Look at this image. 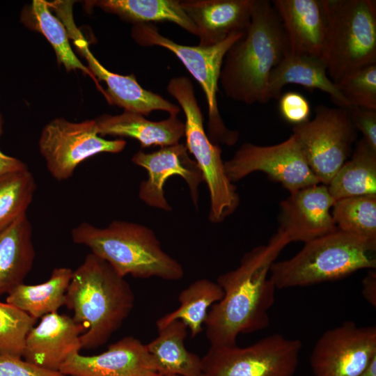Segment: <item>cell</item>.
I'll use <instances>...</instances> for the list:
<instances>
[{"label": "cell", "instance_id": "cell-1", "mask_svg": "<svg viewBox=\"0 0 376 376\" xmlns=\"http://www.w3.org/2000/svg\"><path fill=\"white\" fill-rule=\"evenodd\" d=\"M289 243L277 231L267 244L244 253L237 268L217 278L224 297L210 308L204 323L210 346L235 345L240 334L269 327L268 312L274 303L276 290L269 277L270 268Z\"/></svg>", "mask_w": 376, "mask_h": 376}, {"label": "cell", "instance_id": "cell-2", "mask_svg": "<svg viewBox=\"0 0 376 376\" xmlns=\"http://www.w3.org/2000/svg\"><path fill=\"white\" fill-rule=\"evenodd\" d=\"M288 52L286 36L272 3L254 0L249 28L223 60L219 84L225 95L249 105L269 102L271 72Z\"/></svg>", "mask_w": 376, "mask_h": 376}, {"label": "cell", "instance_id": "cell-3", "mask_svg": "<svg viewBox=\"0 0 376 376\" xmlns=\"http://www.w3.org/2000/svg\"><path fill=\"white\" fill-rule=\"evenodd\" d=\"M134 293L125 277L93 253L73 271L65 305L84 332L81 348L95 349L105 344L132 312Z\"/></svg>", "mask_w": 376, "mask_h": 376}, {"label": "cell", "instance_id": "cell-4", "mask_svg": "<svg viewBox=\"0 0 376 376\" xmlns=\"http://www.w3.org/2000/svg\"><path fill=\"white\" fill-rule=\"evenodd\" d=\"M74 243L87 246L123 277L183 278L182 265L166 253L154 231L143 225L113 220L104 228L82 222L71 231Z\"/></svg>", "mask_w": 376, "mask_h": 376}, {"label": "cell", "instance_id": "cell-5", "mask_svg": "<svg viewBox=\"0 0 376 376\" xmlns=\"http://www.w3.org/2000/svg\"><path fill=\"white\" fill-rule=\"evenodd\" d=\"M376 240L336 229L304 243L292 258L274 262L269 277L276 288L304 287L375 269Z\"/></svg>", "mask_w": 376, "mask_h": 376}, {"label": "cell", "instance_id": "cell-6", "mask_svg": "<svg viewBox=\"0 0 376 376\" xmlns=\"http://www.w3.org/2000/svg\"><path fill=\"white\" fill-rule=\"evenodd\" d=\"M327 32L322 58L330 79L376 63V1L324 0Z\"/></svg>", "mask_w": 376, "mask_h": 376}, {"label": "cell", "instance_id": "cell-7", "mask_svg": "<svg viewBox=\"0 0 376 376\" xmlns=\"http://www.w3.org/2000/svg\"><path fill=\"white\" fill-rule=\"evenodd\" d=\"M182 109L185 117L186 148L201 170L210 194L209 219L217 224L231 215L240 204L235 186L228 178L221 150L205 131L203 116L191 80L185 76L171 78L166 86Z\"/></svg>", "mask_w": 376, "mask_h": 376}, {"label": "cell", "instance_id": "cell-8", "mask_svg": "<svg viewBox=\"0 0 376 376\" xmlns=\"http://www.w3.org/2000/svg\"><path fill=\"white\" fill-rule=\"evenodd\" d=\"M246 32L235 33L222 42L209 47L179 44L159 32L154 24L133 25L131 36L142 47L158 46L171 52L200 84L205 96L207 111V136L217 144H235L239 133L228 129L219 111L217 92L219 79L224 58L231 45Z\"/></svg>", "mask_w": 376, "mask_h": 376}, {"label": "cell", "instance_id": "cell-9", "mask_svg": "<svg viewBox=\"0 0 376 376\" xmlns=\"http://www.w3.org/2000/svg\"><path fill=\"white\" fill-rule=\"evenodd\" d=\"M302 343L276 333L240 347L210 346L202 360V376H294Z\"/></svg>", "mask_w": 376, "mask_h": 376}, {"label": "cell", "instance_id": "cell-10", "mask_svg": "<svg viewBox=\"0 0 376 376\" xmlns=\"http://www.w3.org/2000/svg\"><path fill=\"white\" fill-rule=\"evenodd\" d=\"M313 120L295 125L305 159L320 183L327 185L352 152L357 130L345 107L319 105Z\"/></svg>", "mask_w": 376, "mask_h": 376}, {"label": "cell", "instance_id": "cell-11", "mask_svg": "<svg viewBox=\"0 0 376 376\" xmlns=\"http://www.w3.org/2000/svg\"><path fill=\"white\" fill-rule=\"evenodd\" d=\"M38 146L49 173L56 180L63 181L72 177L79 164L91 157L120 152L126 141L100 136L95 119L73 123L56 118L42 128Z\"/></svg>", "mask_w": 376, "mask_h": 376}, {"label": "cell", "instance_id": "cell-12", "mask_svg": "<svg viewBox=\"0 0 376 376\" xmlns=\"http://www.w3.org/2000/svg\"><path fill=\"white\" fill-rule=\"evenodd\" d=\"M224 169L232 183L251 173L263 172L272 180L281 183L290 194L320 184L293 134L272 146L243 143L231 159L224 162Z\"/></svg>", "mask_w": 376, "mask_h": 376}, {"label": "cell", "instance_id": "cell-13", "mask_svg": "<svg viewBox=\"0 0 376 376\" xmlns=\"http://www.w3.org/2000/svg\"><path fill=\"white\" fill-rule=\"evenodd\" d=\"M376 357V327L352 321L325 331L311 356L313 376H359Z\"/></svg>", "mask_w": 376, "mask_h": 376}, {"label": "cell", "instance_id": "cell-14", "mask_svg": "<svg viewBox=\"0 0 376 376\" xmlns=\"http://www.w3.org/2000/svg\"><path fill=\"white\" fill-rule=\"evenodd\" d=\"M72 8V5L63 4L57 8L56 13L62 19L68 37L73 40L77 51L87 61L91 74L106 84L107 89L104 93L110 104L123 108L124 111L143 116L153 111H166L169 115L179 113L180 107L178 105L143 88L133 74L119 75L104 68L91 53L87 41L76 26Z\"/></svg>", "mask_w": 376, "mask_h": 376}, {"label": "cell", "instance_id": "cell-15", "mask_svg": "<svg viewBox=\"0 0 376 376\" xmlns=\"http://www.w3.org/2000/svg\"><path fill=\"white\" fill-rule=\"evenodd\" d=\"M187 151L185 144L179 143L152 152L140 150L132 156V162L148 173V178L141 182L139 190V196L143 202L152 207L171 211L172 207L164 196L163 187L169 178L179 175L186 182L193 203L197 206L198 187L204 179Z\"/></svg>", "mask_w": 376, "mask_h": 376}, {"label": "cell", "instance_id": "cell-16", "mask_svg": "<svg viewBox=\"0 0 376 376\" xmlns=\"http://www.w3.org/2000/svg\"><path fill=\"white\" fill-rule=\"evenodd\" d=\"M335 200L324 185L299 189L280 203L278 231L290 242L306 243L337 229L331 215Z\"/></svg>", "mask_w": 376, "mask_h": 376}, {"label": "cell", "instance_id": "cell-17", "mask_svg": "<svg viewBox=\"0 0 376 376\" xmlns=\"http://www.w3.org/2000/svg\"><path fill=\"white\" fill-rule=\"evenodd\" d=\"M59 371L70 376H150L159 373L146 344L133 336L120 339L99 354L74 353Z\"/></svg>", "mask_w": 376, "mask_h": 376}, {"label": "cell", "instance_id": "cell-18", "mask_svg": "<svg viewBox=\"0 0 376 376\" xmlns=\"http://www.w3.org/2000/svg\"><path fill=\"white\" fill-rule=\"evenodd\" d=\"M84 332L72 317L58 312L47 314L29 331L22 357L38 366L59 371L70 355L82 349L80 336Z\"/></svg>", "mask_w": 376, "mask_h": 376}, {"label": "cell", "instance_id": "cell-19", "mask_svg": "<svg viewBox=\"0 0 376 376\" xmlns=\"http://www.w3.org/2000/svg\"><path fill=\"white\" fill-rule=\"evenodd\" d=\"M283 27L289 52L322 58L327 32L324 0H273Z\"/></svg>", "mask_w": 376, "mask_h": 376}, {"label": "cell", "instance_id": "cell-20", "mask_svg": "<svg viewBox=\"0 0 376 376\" xmlns=\"http://www.w3.org/2000/svg\"><path fill=\"white\" fill-rule=\"evenodd\" d=\"M254 0H182L180 4L197 29L199 46L218 44L246 32Z\"/></svg>", "mask_w": 376, "mask_h": 376}, {"label": "cell", "instance_id": "cell-21", "mask_svg": "<svg viewBox=\"0 0 376 376\" xmlns=\"http://www.w3.org/2000/svg\"><path fill=\"white\" fill-rule=\"evenodd\" d=\"M95 120L100 136L134 139L142 148L178 144L185 134V123L178 114H170L163 120L151 121L142 115L123 111L118 115L103 114Z\"/></svg>", "mask_w": 376, "mask_h": 376}, {"label": "cell", "instance_id": "cell-22", "mask_svg": "<svg viewBox=\"0 0 376 376\" xmlns=\"http://www.w3.org/2000/svg\"><path fill=\"white\" fill-rule=\"evenodd\" d=\"M294 84L313 91L318 89L329 95L338 107L350 104L329 77L321 57L288 52L271 72L267 88L269 100L279 99L283 88Z\"/></svg>", "mask_w": 376, "mask_h": 376}, {"label": "cell", "instance_id": "cell-23", "mask_svg": "<svg viewBox=\"0 0 376 376\" xmlns=\"http://www.w3.org/2000/svg\"><path fill=\"white\" fill-rule=\"evenodd\" d=\"M35 257L32 226L26 214L0 231V297L24 283Z\"/></svg>", "mask_w": 376, "mask_h": 376}, {"label": "cell", "instance_id": "cell-24", "mask_svg": "<svg viewBox=\"0 0 376 376\" xmlns=\"http://www.w3.org/2000/svg\"><path fill=\"white\" fill-rule=\"evenodd\" d=\"M158 336L146 344L159 373L175 376H202V360L185 345L187 327L182 321L171 322L158 329Z\"/></svg>", "mask_w": 376, "mask_h": 376}, {"label": "cell", "instance_id": "cell-25", "mask_svg": "<svg viewBox=\"0 0 376 376\" xmlns=\"http://www.w3.org/2000/svg\"><path fill=\"white\" fill-rule=\"evenodd\" d=\"M86 5L98 7L133 25L168 22L198 36L197 29L185 13L180 0H94L86 1Z\"/></svg>", "mask_w": 376, "mask_h": 376}, {"label": "cell", "instance_id": "cell-26", "mask_svg": "<svg viewBox=\"0 0 376 376\" xmlns=\"http://www.w3.org/2000/svg\"><path fill=\"white\" fill-rule=\"evenodd\" d=\"M332 198L338 199L376 195V150L362 138L327 185Z\"/></svg>", "mask_w": 376, "mask_h": 376}, {"label": "cell", "instance_id": "cell-27", "mask_svg": "<svg viewBox=\"0 0 376 376\" xmlns=\"http://www.w3.org/2000/svg\"><path fill=\"white\" fill-rule=\"evenodd\" d=\"M73 271L65 267L54 268L47 281L36 285L22 283L11 291L6 302L35 319L57 312L65 305V294Z\"/></svg>", "mask_w": 376, "mask_h": 376}, {"label": "cell", "instance_id": "cell-28", "mask_svg": "<svg viewBox=\"0 0 376 376\" xmlns=\"http://www.w3.org/2000/svg\"><path fill=\"white\" fill-rule=\"evenodd\" d=\"M49 3L45 0H33L22 9L20 21L29 29L42 33L53 47L57 62L67 71L81 70L92 75L72 50L67 30L58 18L50 11Z\"/></svg>", "mask_w": 376, "mask_h": 376}, {"label": "cell", "instance_id": "cell-29", "mask_svg": "<svg viewBox=\"0 0 376 376\" xmlns=\"http://www.w3.org/2000/svg\"><path fill=\"white\" fill-rule=\"evenodd\" d=\"M224 294L217 282L207 279L194 281L180 292V306L157 320V329L179 320L189 329L192 338L196 336L203 330L210 308L219 301Z\"/></svg>", "mask_w": 376, "mask_h": 376}, {"label": "cell", "instance_id": "cell-30", "mask_svg": "<svg viewBox=\"0 0 376 376\" xmlns=\"http://www.w3.org/2000/svg\"><path fill=\"white\" fill-rule=\"evenodd\" d=\"M331 215L338 229L376 240V195L338 199L331 209Z\"/></svg>", "mask_w": 376, "mask_h": 376}, {"label": "cell", "instance_id": "cell-31", "mask_svg": "<svg viewBox=\"0 0 376 376\" xmlns=\"http://www.w3.org/2000/svg\"><path fill=\"white\" fill-rule=\"evenodd\" d=\"M36 189L29 169L0 175V231L26 214Z\"/></svg>", "mask_w": 376, "mask_h": 376}, {"label": "cell", "instance_id": "cell-32", "mask_svg": "<svg viewBox=\"0 0 376 376\" xmlns=\"http://www.w3.org/2000/svg\"><path fill=\"white\" fill-rule=\"evenodd\" d=\"M36 321L17 307L0 301V355L22 357L26 336Z\"/></svg>", "mask_w": 376, "mask_h": 376}, {"label": "cell", "instance_id": "cell-33", "mask_svg": "<svg viewBox=\"0 0 376 376\" xmlns=\"http://www.w3.org/2000/svg\"><path fill=\"white\" fill-rule=\"evenodd\" d=\"M335 84L350 105L376 110V63L354 70Z\"/></svg>", "mask_w": 376, "mask_h": 376}, {"label": "cell", "instance_id": "cell-34", "mask_svg": "<svg viewBox=\"0 0 376 376\" xmlns=\"http://www.w3.org/2000/svg\"><path fill=\"white\" fill-rule=\"evenodd\" d=\"M279 99V111L285 120L297 125L309 120L311 107L303 95L289 91L281 95Z\"/></svg>", "mask_w": 376, "mask_h": 376}, {"label": "cell", "instance_id": "cell-35", "mask_svg": "<svg viewBox=\"0 0 376 376\" xmlns=\"http://www.w3.org/2000/svg\"><path fill=\"white\" fill-rule=\"evenodd\" d=\"M22 357L0 355V376H70L31 363Z\"/></svg>", "mask_w": 376, "mask_h": 376}, {"label": "cell", "instance_id": "cell-36", "mask_svg": "<svg viewBox=\"0 0 376 376\" xmlns=\"http://www.w3.org/2000/svg\"><path fill=\"white\" fill-rule=\"evenodd\" d=\"M355 128L363 134V139L376 150V110L349 105L345 107Z\"/></svg>", "mask_w": 376, "mask_h": 376}, {"label": "cell", "instance_id": "cell-37", "mask_svg": "<svg viewBox=\"0 0 376 376\" xmlns=\"http://www.w3.org/2000/svg\"><path fill=\"white\" fill-rule=\"evenodd\" d=\"M3 114L0 112V136L3 132ZM26 169L28 167L22 160L8 155L0 150V175Z\"/></svg>", "mask_w": 376, "mask_h": 376}, {"label": "cell", "instance_id": "cell-38", "mask_svg": "<svg viewBox=\"0 0 376 376\" xmlns=\"http://www.w3.org/2000/svg\"><path fill=\"white\" fill-rule=\"evenodd\" d=\"M362 295L373 306H376V272L368 269V272L362 281Z\"/></svg>", "mask_w": 376, "mask_h": 376}, {"label": "cell", "instance_id": "cell-39", "mask_svg": "<svg viewBox=\"0 0 376 376\" xmlns=\"http://www.w3.org/2000/svg\"><path fill=\"white\" fill-rule=\"evenodd\" d=\"M359 376H376V357L372 359Z\"/></svg>", "mask_w": 376, "mask_h": 376}, {"label": "cell", "instance_id": "cell-40", "mask_svg": "<svg viewBox=\"0 0 376 376\" xmlns=\"http://www.w3.org/2000/svg\"><path fill=\"white\" fill-rule=\"evenodd\" d=\"M150 376H175V375H163L160 373H154Z\"/></svg>", "mask_w": 376, "mask_h": 376}]
</instances>
